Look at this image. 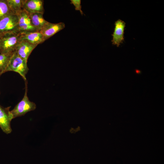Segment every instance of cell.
Segmentation results:
<instances>
[{"label":"cell","mask_w":164,"mask_h":164,"mask_svg":"<svg viewBox=\"0 0 164 164\" xmlns=\"http://www.w3.org/2000/svg\"><path fill=\"white\" fill-rule=\"evenodd\" d=\"M22 35L18 32L0 33V53H13L15 52Z\"/></svg>","instance_id":"cell-1"},{"label":"cell","mask_w":164,"mask_h":164,"mask_svg":"<svg viewBox=\"0 0 164 164\" xmlns=\"http://www.w3.org/2000/svg\"><path fill=\"white\" fill-rule=\"evenodd\" d=\"M27 62L15 52L11 57L5 72L13 71L17 72L26 81V75L29 70Z\"/></svg>","instance_id":"cell-2"},{"label":"cell","mask_w":164,"mask_h":164,"mask_svg":"<svg viewBox=\"0 0 164 164\" xmlns=\"http://www.w3.org/2000/svg\"><path fill=\"white\" fill-rule=\"evenodd\" d=\"M26 84V89L23 97L14 108L10 111L13 119L24 115L27 113L34 110L36 108L35 103L30 101L27 95V82Z\"/></svg>","instance_id":"cell-3"},{"label":"cell","mask_w":164,"mask_h":164,"mask_svg":"<svg viewBox=\"0 0 164 164\" xmlns=\"http://www.w3.org/2000/svg\"><path fill=\"white\" fill-rule=\"evenodd\" d=\"M18 15L11 13L0 20V33L18 32Z\"/></svg>","instance_id":"cell-4"},{"label":"cell","mask_w":164,"mask_h":164,"mask_svg":"<svg viewBox=\"0 0 164 164\" xmlns=\"http://www.w3.org/2000/svg\"><path fill=\"white\" fill-rule=\"evenodd\" d=\"M19 21L18 30L21 33L37 31L32 24L29 14L24 10L18 15Z\"/></svg>","instance_id":"cell-5"},{"label":"cell","mask_w":164,"mask_h":164,"mask_svg":"<svg viewBox=\"0 0 164 164\" xmlns=\"http://www.w3.org/2000/svg\"><path fill=\"white\" fill-rule=\"evenodd\" d=\"M10 108H4L0 105V127L6 134L10 133L12 131L11 122L13 119L9 110Z\"/></svg>","instance_id":"cell-6"},{"label":"cell","mask_w":164,"mask_h":164,"mask_svg":"<svg viewBox=\"0 0 164 164\" xmlns=\"http://www.w3.org/2000/svg\"><path fill=\"white\" fill-rule=\"evenodd\" d=\"M65 27V24L63 22L53 23L48 22L39 31L45 41L63 29Z\"/></svg>","instance_id":"cell-7"},{"label":"cell","mask_w":164,"mask_h":164,"mask_svg":"<svg viewBox=\"0 0 164 164\" xmlns=\"http://www.w3.org/2000/svg\"><path fill=\"white\" fill-rule=\"evenodd\" d=\"M125 23L119 19L115 22V28L111 40L112 44L118 47L124 40V32Z\"/></svg>","instance_id":"cell-8"},{"label":"cell","mask_w":164,"mask_h":164,"mask_svg":"<svg viewBox=\"0 0 164 164\" xmlns=\"http://www.w3.org/2000/svg\"><path fill=\"white\" fill-rule=\"evenodd\" d=\"M37 46L21 40L16 47L15 52L19 56L27 61L29 55Z\"/></svg>","instance_id":"cell-9"},{"label":"cell","mask_w":164,"mask_h":164,"mask_svg":"<svg viewBox=\"0 0 164 164\" xmlns=\"http://www.w3.org/2000/svg\"><path fill=\"white\" fill-rule=\"evenodd\" d=\"M43 5V0H25L24 9L29 13H40L43 14L44 11Z\"/></svg>","instance_id":"cell-10"},{"label":"cell","mask_w":164,"mask_h":164,"mask_svg":"<svg viewBox=\"0 0 164 164\" xmlns=\"http://www.w3.org/2000/svg\"><path fill=\"white\" fill-rule=\"evenodd\" d=\"M22 34L21 40H25L33 44L37 45L45 41L42 34L39 31Z\"/></svg>","instance_id":"cell-11"},{"label":"cell","mask_w":164,"mask_h":164,"mask_svg":"<svg viewBox=\"0 0 164 164\" xmlns=\"http://www.w3.org/2000/svg\"><path fill=\"white\" fill-rule=\"evenodd\" d=\"M29 14L32 24L37 31H39L48 22L44 18L43 14L40 13Z\"/></svg>","instance_id":"cell-12"},{"label":"cell","mask_w":164,"mask_h":164,"mask_svg":"<svg viewBox=\"0 0 164 164\" xmlns=\"http://www.w3.org/2000/svg\"><path fill=\"white\" fill-rule=\"evenodd\" d=\"M12 12L18 15L24 10V4L25 0H7Z\"/></svg>","instance_id":"cell-13"},{"label":"cell","mask_w":164,"mask_h":164,"mask_svg":"<svg viewBox=\"0 0 164 164\" xmlns=\"http://www.w3.org/2000/svg\"><path fill=\"white\" fill-rule=\"evenodd\" d=\"M13 53H0V76L5 72L10 60Z\"/></svg>","instance_id":"cell-14"},{"label":"cell","mask_w":164,"mask_h":164,"mask_svg":"<svg viewBox=\"0 0 164 164\" xmlns=\"http://www.w3.org/2000/svg\"><path fill=\"white\" fill-rule=\"evenodd\" d=\"M11 13L7 0H0V20Z\"/></svg>","instance_id":"cell-15"},{"label":"cell","mask_w":164,"mask_h":164,"mask_svg":"<svg viewBox=\"0 0 164 164\" xmlns=\"http://www.w3.org/2000/svg\"><path fill=\"white\" fill-rule=\"evenodd\" d=\"M70 3L73 4L75 7V10L80 12L81 15H83L84 13L81 9L80 0H70Z\"/></svg>","instance_id":"cell-16"}]
</instances>
